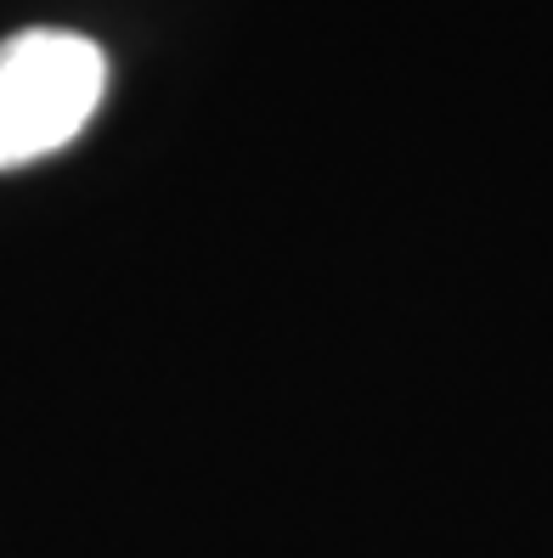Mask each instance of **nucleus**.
<instances>
[{
  "instance_id": "f257e3e1",
  "label": "nucleus",
  "mask_w": 553,
  "mask_h": 558,
  "mask_svg": "<svg viewBox=\"0 0 553 558\" xmlns=\"http://www.w3.org/2000/svg\"><path fill=\"white\" fill-rule=\"evenodd\" d=\"M108 90V62L85 35L28 28L0 40V170L69 147Z\"/></svg>"
}]
</instances>
